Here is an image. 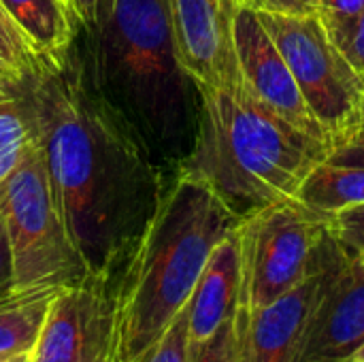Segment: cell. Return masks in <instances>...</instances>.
Here are the masks:
<instances>
[{
  "instance_id": "obj_14",
  "label": "cell",
  "mask_w": 364,
  "mask_h": 362,
  "mask_svg": "<svg viewBox=\"0 0 364 362\" xmlns=\"http://www.w3.org/2000/svg\"><path fill=\"white\" fill-rule=\"evenodd\" d=\"M0 6L41 64L62 62L79 38L81 26L68 0H0Z\"/></svg>"
},
{
  "instance_id": "obj_31",
  "label": "cell",
  "mask_w": 364,
  "mask_h": 362,
  "mask_svg": "<svg viewBox=\"0 0 364 362\" xmlns=\"http://www.w3.org/2000/svg\"><path fill=\"white\" fill-rule=\"evenodd\" d=\"M241 2H247V0H241Z\"/></svg>"
},
{
  "instance_id": "obj_15",
  "label": "cell",
  "mask_w": 364,
  "mask_h": 362,
  "mask_svg": "<svg viewBox=\"0 0 364 362\" xmlns=\"http://www.w3.org/2000/svg\"><path fill=\"white\" fill-rule=\"evenodd\" d=\"M296 201L326 215L364 205V169L322 162L307 175Z\"/></svg>"
},
{
  "instance_id": "obj_20",
  "label": "cell",
  "mask_w": 364,
  "mask_h": 362,
  "mask_svg": "<svg viewBox=\"0 0 364 362\" xmlns=\"http://www.w3.org/2000/svg\"><path fill=\"white\" fill-rule=\"evenodd\" d=\"M190 362H239L235 318L222 324L209 339L190 344Z\"/></svg>"
},
{
  "instance_id": "obj_13",
  "label": "cell",
  "mask_w": 364,
  "mask_h": 362,
  "mask_svg": "<svg viewBox=\"0 0 364 362\" xmlns=\"http://www.w3.org/2000/svg\"><path fill=\"white\" fill-rule=\"evenodd\" d=\"M241 290V262L237 228L213 250L207 260L188 303L190 344L209 339L222 324L235 318L239 309Z\"/></svg>"
},
{
  "instance_id": "obj_26",
  "label": "cell",
  "mask_w": 364,
  "mask_h": 362,
  "mask_svg": "<svg viewBox=\"0 0 364 362\" xmlns=\"http://www.w3.org/2000/svg\"><path fill=\"white\" fill-rule=\"evenodd\" d=\"M337 45L364 79V13L341 38H337Z\"/></svg>"
},
{
  "instance_id": "obj_7",
  "label": "cell",
  "mask_w": 364,
  "mask_h": 362,
  "mask_svg": "<svg viewBox=\"0 0 364 362\" xmlns=\"http://www.w3.org/2000/svg\"><path fill=\"white\" fill-rule=\"evenodd\" d=\"M256 13L288 62L307 107L326 134L328 145L346 132L363 126V75L331 36L318 13Z\"/></svg>"
},
{
  "instance_id": "obj_24",
  "label": "cell",
  "mask_w": 364,
  "mask_h": 362,
  "mask_svg": "<svg viewBox=\"0 0 364 362\" xmlns=\"http://www.w3.org/2000/svg\"><path fill=\"white\" fill-rule=\"evenodd\" d=\"M83 32L98 30L115 9V0H68Z\"/></svg>"
},
{
  "instance_id": "obj_9",
  "label": "cell",
  "mask_w": 364,
  "mask_h": 362,
  "mask_svg": "<svg viewBox=\"0 0 364 362\" xmlns=\"http://www.w3.org/2000/svg\"><path fill=\"white\" fill-rule=\"evenodd\" d=\"M113 339L115 282L87 277L53 294L32 362H111Z\"/></svg>"
},
{
  "instance_id": "obj_23",
  "label": "cell",
  "mask_w": 364,
  "mask_h": 362,
  "mask_svg": "<svg viewBox=\"0 0 364 362\" xmlns=\"http://www.w3.org/2000/svg\"><path fill=\"white\" fill-rule=\"evenodd\" d=\"M328 164L337 166H363L364 169V124L335 139L328 145Z\"/></svg>"
},
{
  "instance_id": "obj_6",
  "label": "cell",
  "mask_w": 364,
  "mask_h": 362,
  "mask_svg": "<svg viewBox=\"0 0 364 362\" xmlns=\"http://www.w3.org/2000/svg\"><path fill=\"white\" fill-rule=\"evenodd\" d=\"M333 215L296 198L267 205L237 226L241 290L239 309L252 312L294 288L314 267Z\"/></svg>"
},
{
  "instance_id": "obj_17",
  "label": "cell",
  "mask_w": 364,
  "mask_h": 362,
  "mask_svg": "<svg viewBox=\"0 0 364 362\" xmlns=\"http://www.w3.org/2000/svg\"><path fill=\"white\" fill-rule=\"evenodd\" d=\"M34 139L36 134L26 96L15 90L11 98L0 100V183L19 166Z\"/></svg>"
},
{
  "instance_id": "obj_28",
  "label": "cell",
  "mask_w": 364,
  "mask_h": 362,
  "mask_svg": "<svg viewBox=\"0 0 364 362\" xmlns=\"http://www.w3.org/2000/svg\"><path fill=\"white\" fill-rule=\"evenodd\" d=\"M0 362H32V352H17V354H2Z\"/></svg>"
},
{
  "instance_id": "obj_12",
  "label": "cell",
  "mask_w": 364,
  "mask_h": 362,
  "mask_svg": "<svg viewBox=\"0 0 364 362\" xmlns=\"http://www.w3.org/2000/svg\"><path fill=\"white\" fill-rule=\"evenodd\" d=\"M364 344V262L346 252L311 316L296 362H352Z\"/></svg>"
},
{
  "instance_id": "obj_11",
  "label": "cell",
  "mask_w": 364,
  "mask_h": 362,
  "mask_svg": "<svg viewBox=\"0 0 364 362\" xmlns=\"http://www.w3.org/2000/svg\"><path fill=\"white\" fill-rule=\"evenodd\" d=\"M241 0H171L177 55L198 90H215L241 77L235 19Z\"/></svg>"
},
{
  "instance_id": "obj_8",
  "label": "cell",
  "mask_w": 364,
  "mask_h": 362,
  "mask_svg": "<svg viewBox=\"0 0 364 362\" xmlns=\"http://www.w3.org/2000/svg\"><path fill=\"white\" fill-rule=\"evenodd\" d=\"M343 256V245L328 230L318 247L311 271L294 288L264 307L252 312L237 309L235 335L239 362H296L311 316Z\"/></svg>"
},
{
  "instance_id": "obj_22",
  "label": "cell",
  "mask_w": 364,
  "mask_h": 362,
  "mask_svg": "<svg viewBox=\"0 0 364 362\" xmlns=\"http://www.w3.org/2000/svg\"><path fill=\"white\" fill-rule=\"evenodd\" d=\"M364 13V0H320L318 17L337 41L341 38Z\"/></svg>"
},
{
  "instance_id": "obj_16",
  "label": "cell",
  "mask_w": 364,
  "mask_h": 362,
  "mask_svg": "<svg viewBox=\"0 0 364 362\" xmlns=\"http://www.w3.org/2000/svg\"><path fill=\"white\" fill-rule=\"evenodd\" d=\"M60 288L17 292L0 305V356L32 352L47 307Z\"/></svg>"
},
{
  "instance_id": "obj_10",
  "label": "cell",
  "mask_w": 364,
  "mask_h": 362,
  "mask_svg": "<svg viewBox=\"0 0 364 362\" xmlns=\"http://www.w3.org/2000/svg\"><path fill=\"white\" fill-rule=\"evenodd\" d=\"M235 49L247 92L284 122L328 145L326 134L307 107L288 62L250 4H241L237 11Z\"/></svg>"
},
{
  "instance_id": "obj_1",
  "label": "cell",
  "mask_w": 364,
  "mask_h": 362,
  "mask_svg": "<svg viewBox=\"0 0 364 362\" xmlns=\"http://www.w3.org/2000/svg\"><path fill=\"white\" fill-rule=\"evenodd\" d=\"M19 92L73 245L92 277L115 282L173 175L96 90L79 41Z\"/></svg>"
},
{
  "instance_id": "obj_29",
  "label": "cell",
  "mask_w": 364,
  "mask_h": 362,
  "mask_svg": "<svg viewBox=\"0 0 364 362\" xmlns=\"http://www.w3.org/2000/svg\"><path fill=\"white\" fill-rule=\"evenodd\" d=\"M13 94H15V90H11V87H6V85H2V83H0V100L11 98Z\"/></svg>"
},
{
  "instance_id": "obj_2",
  "label": "cell",
  "mask_w": 364,
  "mask_h": 362,
  "mask_svg": "<svg viewBox=\"0 0 364 362\" xmlns=\"http://www.w3.org/2000/svg\"><path fill=\"white\" fill-rule=\"evenodd\" d=\"M77 41L96 90L173 175L192 149L200 98L177 55L171 0H115L109 19Z\"/></svg>"
},
{
  "instance_id": "obj_5",
  "label": "cell",
  "mask_w": 364,
  "mask_h": 362,
  "mask_svg": "<svg viewBox=\"0 0 364 362\" xmlns=\"http://www.w3.org/2000/svg\"><path fill=\"white\" fill-rule=\"evenodd\" d=\"M0 222L11 247L17 292L64 288L92 277L73 245L36 139L0 183Z\"/></svg>"
},
{
  "instance_id": "obj_27",
  "label": "cell",
  "mask_w": 364,
  "mask_h": 362,
  "mask_svg": "<svg viewBox=\"0 0 364 362\" xmlns=\"http://www.w3.org/2000/svg\"><path fill=\"white\" fill-rule=\"evenodd\" d=\"M13 294H17L15 277H13V258H11L6 230L0 222V305L6 303Z\"/></svg>"
},
{
  "instance_id": "obj_30",
  "label": "cell",
  "mask_w": 364,
  "mask_h": 362,
  "mask_svg": "<svg viewBox=\"0 0 364 362\" xmlns=\"http://www.w3.org/2000/svg\"><path fill=\"white\" fill-rule=\"evenodd\" d=\"M352 362H364V344H363V348L354 354V358H352Z\"/></svg>"
},
{
  "instance_id": "obj_21",
  "label": "cell",
  "mask_w": 364,
  "mask_h": 362,
  "mask_svg": "<svg viewBox=\"0 0 364 362\" xmlns=\"http://www.w3.org/2000/svg\"><path fill=\"white\" fill-rule=\"evenodd\" d=\"M331 230L348 254L364 262V205L335 213Z\"/></svg>"
},
{
  "instance_id": "obj_18",
  "label": "cell",
  "mask_w": 364,
  "mask_h": 362,
  "mask_svg": "<svg viewBox=\"0 0 364 362\" xmlns=\"http://www.w3.org/2000/svg\"><path fill=\"white\" fill-rule=\"evenodd\" d=\"M41 66L34 49L0 6V83L19 90L41 70Z\"/></svg>"
},
{
  "instance_id": "obj_25",
  "label": "cell",
  "mask_w": 364,
  "mask_h": 362,
  "mask_svg": "<svg viewBox=\"0 0 364 362\" xmlns=\"http://www.w3.org/2000/svg\"><path fill=\"white\" fill-rule=\"evenodd\" d=\"M243 4H250L256 11H269L282 15H311L318 13L320 0H247Z\"/></svg>"
},
{
  "instance_id": "obj_19",
  "label": "cell",
  "mask_w": 364,
  "mask_h": 362,
  "mask_svg": "<svg viewBox=\"0 0 364 362\" xmlns=\"http://www.w3.org/2000/svg\"><path fill=\"white\" fill-rule=\"evenodd\" d=\"M130 362H190V329L186 305L166 331Z\"/></svg>"
},
{
  "instance_id": "obj_4",
  "label": "cell",
  "mask_w": 364,
  "mask_h": 362,
  "mask_svg": "<svg viewBox=\"0 0 364 362\" xmlns=\"http://www.w3.org/2000/svg\"><path fill=\"white\" fill-rule=\"evenodd\" d=\"M198 98L196 137L173 175L203 181L239 218L296 198L307 175L328 156L324 141L264 109L241 77L198 90Z\"/></svg>"
},
{
  "instance_id": "obj_3",
  "label": "cell",
  "mask_w": 364,
  "mask_h": 362,
  "mask_svg": "<svg viewBox=\"0 0 364 362\" xmlns=\"http://www.w3.org/2000/svg\"><path fill=\"white\" fill-rule=\"evenodd\" d=\"M241 218L203 181L173 175L115 280L111 362L134 361L188 303L213 250Z\"/></svg>"
}]
</instances>
